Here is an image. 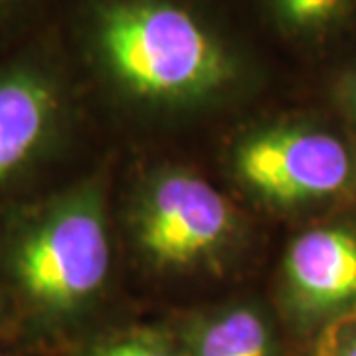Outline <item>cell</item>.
Listing matches in <instances>:
<instances>
[{"mask_svg":"<svg viewBox=\"0 0 356 356\" xmlns=\"http://www.w3.org/2000/svg\"><path fill=\"white\" fill-rule=\"evenodd\" d=\"M51 20L83 93L133 113H210L252 99L269 77L220 0H60Z\"/></svg>","mask_w":356,"mask_h":356,"instance_id":"1","label":"cell"},{"mask_svg":"<svg viewBox=\"0 0 356 356\" xmlns=\"http://www.w3.org/2000/svg\"><path fill=\"white\" fill-rule=\"evenodd\" d=\"M113 229L103 177L58 182L0 212V287L14 344H72L109 293Z\"/></svg>","mask_w":356,"mask_h":356,"instance_id":"2","label":"cell"},{"mask_svg":"<svg viewBox=\"0 0 356 356\" xmlns=\"http://www.w3.org/2000/svg\"><path fill=\"white\" fill-rule=\"evenodd\" d=\"M232 140V182L248 200L285 216H337L356 208V133L343 121L285 113Z\"/></svg>","mask_w":356,"mask_h":356,"instance_id":"3","label":"cell"},{"mask_svg":"<svg viewBox=\"0 0 356 356\" xmlns=\"http://www.w3.org/2000/svg\"><path fill=\"white\" fill-rule=\"evenodd\" d=\"M83 97L54 20L0 51V212L58 184Z\"/></svg>","mask_w":356,"mask_h":356,"instance_id":"4","label":"cell"},{"mask_svg":"<svg viewBox=\"0 0 356 356\" xmlns=\"http://www.w3.org/2000/svg\"><path fill=\"white\" fill-rule=\"evenodd\" d=\"M129 248L159 277L216 275L248 242V222L228 194L191 168L166 165L139 178L123 210Z\"/></svg>","mask_w":356,"mask_h":356,"instance_id":"5","label":"cell"},{"mask_svg":"<svg viewBox=\"0 0 356 356\" xmlns=\"http://www.w3.org/2000/svg\"><path fill=\"white\" fill-rule=\"evenodd\" d=\"M285 329L309 348L356 311V220L327 216L287 243L277 275Z\"/></svg>","mask_w":356,"mask_h":356,"instance_id":"6","label":"cell"},{"mask_svg":"<svg viewBox=\"0 0 356 356\" xmlns=\"http://www.w3.org/2000/svg\"><path fill=\"white\" fill-rule=\"evenodd\" d=\"M170 334L182 356H285L275 318L254 301L198 311Z\"/></svg>","mask_w":356,"mask_h":356,"instance_id":"7","label":"cell"},{"mask_svg":"<svg viewBox=\"0 0 356 356\" xmlns=\"http://www.w3.org/2000/svg\"><path fill=\"white\" fill-rule=\"evenodd\" d=\"M259 26L309 58L332 51L356 30V0H243Z\"/></svg>","mask_w":356,"mask_h":356,"instance_id":"8","label":"cell"},{"mask_svg":"<svg viewBox=\"0 0 356 356\" xmlns=\"http://www.w3.org/2000/svg\"><path fill=\"white\" fill-rule=\"evenodd\" d=\"M72 356H182L170 331L123 329L70 346Z\"/></svg>","mask_w":356,"mask_h":356,"instance_id":"9","label":"cell"},{"mask_svg":"<svg viewBox=\"0 0 356 356\" xmlns=\"http://www.w3.org/2000/svg\"><path fill=\"white\" fill-rule=\"evenodd\" d=\"M60 0H0V51L50 24Z\"/></svg>","mask_w":356,"mask_h":356,"instance_id":"10","label":"cell"},{"mask_svg":"<svg viewBox=\"0 0 356 356\" xmlns=\"http://www.w3.org/2000/svg\"><path fill=\"white\" fill-rule=\"evenodd\" d=\"M327 93L341 121L356 133V51L332 67L327 79Z\"/></svg>","mask_w":356,"mask_h":356,"instance_id":"11","label":"cell"},{"mask_svg":"<svg viewBox=\"0 0 356 356\" xmlns=\"http://www.w3.org/2000/svg\"><path fill=\"white\" fill-rule=\"evenodd\" d=\"M309 356H356V311L323 332L309 348Z\"/></svg>","mask_w":356,"mask_h":356,"instance_id":"12","label":"cell"},{"mask_svg":"<svg viewBox=\"0 0 356 356\" xmlns=\"http://www.w3.org/2000/svg\"><path fill=\"white\" fill-rule=\"evenodd\" d=\"M14 343V317L10 303L0 287V344Z\"/></svg>","mask_w":356,"mask_h":356,"instance_id":"13","label":"cell"},{"mask_svg":"<svg viewBox=\"0 0 356 356\" xmlns=\"http://www.w3.org/2000/svg\"><path fill=\"white\" fill-rule=\"evenodd\" d=\"M0 356H10V355H8V353H4V350L0 348Z\"/></svg>","mask_w":356,"mask_h":356,"instance_id":"14","label":"cell"}]
</instances>
